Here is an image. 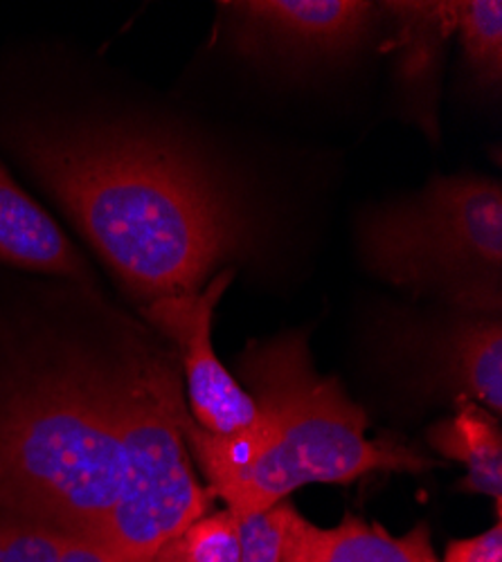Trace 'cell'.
Wrapping results in <instances>:
<instances>
[{"mask_svg": "<svg viewBox=\"0 0 502 562\" xmlns=\"http://www.w3.org/2000/svg\"><path fill=\"white\" fill-rule=\"evenodd\" d=\"M12 137L30 173L143 306L201 291L255 244L221 173L163 131L81 120L21 124Z\"/></svg>", "mask_w": 502, "mask_h": 562, "instance_id": "6da1fadb", "label": "cell"}, {"mask_svg": "<svg viewBox=\"0 0 502 562\" xmlns=\"http://www.w3.org/2000/svg\"><path fill=\"white\" fill-rule=\"evenodd\" d=\"M244 371L261 409L259 428L214 437L182 418V435L212 493L231 513L264 510L306 484H349L377 471L433 468L415 450L368 437L365 412L334 379L317 376L302 336L253 347Z\"/></svg>", "mask_w": 502, "mask_h": 562, "instance_id": "7a4b0ae2", "label": "cell"}, {"mask_svg": "<svg viewBox=\"0 0 502 562\" xmlns=\"http://www.w3.org/2000/svg\"><path fill=\"white\" fill-rule=\"evenodd\" d=\"M122 381L66 371L0 392V508L100 540L122 480Z\"/></svg>", "mask_w": 502, "mask_h": 562, "instance_id": "3957f363", "label": "cell"}, {"mask_svg": "<svg viewBox=\"0 0 502 562\" xmlns=\"http://www.w3.org/2000/svg\"><path fill=\"white\" fill-rule=\"evenodd\" d=\"M362 263L413 293L476 313L500 311L502 187L484 176H437L420 194L365 214Z\"/></svg>", "mask_w": 502, "mask_h": 562, "instance_id": "277c9868", "label": "cell"}, {"mask_svg": "<svg viewBox=\"0 0 502 562\" xmlns=\"http://www.w3.org/2000/svg\"><path fill=\"white\" fill-rule=\"evenodd\" d=\"M149 367L124 373L122 383V480L98 540L118 562L156 558L210 506L186 450L178 392Z\"/></svg>", "mask_w": 502, "mask_h": 562, "instance_id": "5b68a950", "label": "cell"}, {"mask_svg": "<svg viewBox=\"0 0 502 562\" xmlns=\"http://www.w3.org/2000/svg\"><path fill=\"white\" fill-rule=\"evenodd\" d=\"M233 279L235 268H223L197 293L163 297L143 306L147 319L180 349L194 420L214 437H237L261 424L257 401L212 349L214 308Z\"/></svg>", "mask_w": 502, "mask_h": 562, "instance_id": "8992f818", "label": "cell"}, {"mask_svg": "<svg viewBox=\"0 0 502 562\" xmlns=\"http://www.w3.org/2000/svg\"><path fill=\"white\" fill-rule=\"evenodd\" d=\"M221 8L233 14L239 53L289 66L349 57L379 14V5L360 0H250Z\"/></svg>", "mask_w": 502, "mask_h": 562, "instance_id": "52a82bcc", "label": "cell"}, {"mask_svg": "<svg viewBox=\"0 0 502 562\" xmlns=\"http://www.w3.org/2000/svg\"><path fill=\"white\" fill-rule=\"evenodd\" d=\"M397 25L394 79L417 124L437 139V100L446 41L455 32L453 3H381Z\"/></svg>", "mask_w": 502, "mask_h": 562, "instance_id": "ba28073f", "label": "cell"}, {"mask_svg": "<svg viewBox=\"0 0 502 562\" xmlns=\"http://www.w3.org/2000/svg\"><path fill=\"white\" fill-rule=\"evenodd\" d=\"M0 263L51 277H64L83 289L96 286V270L0 162Z\"/></svg>", "mask_w": 502, "mask_h": 562, "instance_id": "9c48e42d", "label": "cell"}, {"mask_svg": "<svg viewBox=\"0 0 502 562\" xmlns=\"http://www.w3.org/2000/svg\"><path fill=\"white\" fill-rule=\"evenodd\" d=\"M285 562H437V558L424 527L403 538H392L383 527L365 525L358 518L321 529L293 508Z\"/></svg>", "mask_w": 502, "mask_h": 562, "instance_id": "30bf717a", "label": "cell"}, {"mask_svg": "<svg viewBox=\"0 0 502 562\" xmlns=\"http://www.w3.org/2000/svg\"><path fill=\"white\" fill-rule=\"evenodd\" d=\"M428 443L448 459L465 463L467 477L460 488L495 499L502 508V432L498 416L476 403H462L458 414L428 430Z\"/></svg>", "mask_w": 502, "mask_h": 562, "instance_id": "8fae6325", "label": "cell"}, {"mask_svg": "<svg viewBox=\"0 0 502 562\" xmlns=\"http://www.w3.org/2000/svg\"><path fill=\"white\" fill-rule=\"evenodd\" d=\"M448 367L455 381L495 416L502 412V329L498 315L465 324L450 338Z\"/></svg>", "mask_w": 502, "mask_h": 562, "instance_id": "7c38bea8", "label": "cell"}, {"mask_svg": "<svg viewBox=\"0 0 502 562\" xmlns=\"http://www.w3.org/2000/svg\"><path fill=\"white\" fill-rule=\"evenodd\" d=\"M0 562H118L86 536L0 513Z\"/></svg>", "mask_w": 502, "mask_h": 562, "instance_id": "4fadbf2b", "label": "cell"}, {"mask_svg": "<svg viewBox=\"0 0 502 562\" xmlns=\"http://www.w3.org/2000/svg\"><path fill=\"white\" fill-rule=\"evenodd\" d=\"M455 32L476 86L500 88L502 79V3L500 0H453Z\"/></svg>", "mask_w": 502, "mask_h": 562, "instance_id": "5bb4252c", "label": "cell"}, {"mask_svg": "<svg viewBox=\"0 0 502 562\" xmlns=\"http://www.w3.org/2000/svg\"><path fill=\"white\" fill-rule=\"evenodd\" d=\"M160 562H242L237 520L231 510L203 515L158 553Z\"/></svg>", "mask_w": 502, "mask_h": 562, "instance_id": "9a60e30c", "label": "cell"}, {"mask_svg": "<svg viewBox=\"0 0 502 562\" xmlns=\"http://www.w3.org/2000/svg\"><path fill=\"white\" fill-rule=\"evenodd\" d=\"M291 510V504L278 502L264 510L233 513L237 520L242 562H285Z\"/></svg>", "mask_w": 502, "mask_h": 562, "instance_id": "2e32d148", "label": "cell"}, {"mask_svg": "<svg viewBox=\"0 0 502 562\" xmlns=\"http://www.w3.org/2000/svg\"><path fill=\"white\" fill-rule=\"evenodd\" d=\"M444 562H502V527H500V522L476 538L450 542L446 549Z\"/></svg>", "mask_w": 502, "mask_h": 562, "instance_id": "e0dca14e", "label": "cell"}, {"mask_svg": "<svg viewBox=\"0 0 502 562\" xmlns=\"http://www.w3.org/2000/svg\"><path fill=\"white\" fill-rule=\"evenodd\" d=\"M141 562H160V560H156V558H152V560H141Z\"/></svg>", "mask_w": 502, "mask_h": 562, "instance_id": "ac0fdd59", "label": "cell"}]
</instances>
